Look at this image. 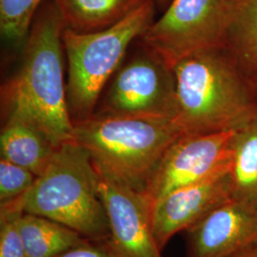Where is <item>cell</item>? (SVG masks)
I'll return each mask as SVG.
<instances>
[{"instance_id": "cell-12", "label": "cell", "mask_w": 257, "mask_h": 257, "mask_svg": "<svg viewBox=\"0 0 257 257\" xmlns=\"http://www.w3.org/2000/svg\"><path fill=\"white\" fill-rule=\"evenodd\" d=\"M56 149L30 120L16 111H9L0 135L1 158L38 176L46 169Z\"/></svg>"}, {"instance_id": "cell-16", "label": "cell", "mask_w": 257, "mask_h": 257, "mask_svg": "<svg viewBox=\"0 0 257 257\" xmlns=\"http://www.w3.org/2000/svg\"><path fill=\"white\" fill-rule=\"evenodd\" d=\"M43 0H0V30L13 42L27 37Z\"/></svg>"}, {"instance_id": "cell-5", "label": "cell", "mask_w": 257, "mask_h": 257, "mask_svg": "<svg viewBox=\"0 0 257 257\" xmlns=\"http://www.w3.org/2000/svg\"><path fill=\"white\" fill-rule=\"evenodd\" d=\"M177 100L175 122L184 135L234 128L243 109L232 74L212 49L186 55L173 66Z\"/></svg>"}, {"instance_id": "cell-22", "label": "cell", "mask_w": 257, "mask_h": 257, "mask_svg": "<svg viewBox=\"0 0 257 257\" xmlns=\"http://www.w3.org/2000/svg\"><path fill=\"white\" fill-rule=\"evenodd\" d=\"M158 2V3H160V4H162V3H166L168 0H155V2Z\"/></svg>"}, {"instance_id": "cell-1", "label": "cell", "mask_w": 257, "mask_h": 257, "mask_svg": "<svg viewBox=\"0 0 257 257\" xmlns=\"http://www.w3.org/2000/svg\"><path fill=\"white\" fill-rule=\"evenodd\" d=\"M64 30L54 2L38 10L19 72L3 94L9 111L30 120L56 148L74 140L64 77Z\"/></svg>"}, {"instance_id": "cell-21", "label": "cell", "mask_w": 257, "mask_h": 257, "mask_svg": "<svg viewBox=\"0 0 257 257\" xmlns=\"http://www.w3.org/2000/svg\"><path fill=\"white\" fill-rule=\"evenodd\" d=\"M244 257H257V249L254 250V251H252V252H250V253H248L246 256Z\"/></svg>"}, {"instance_id": "cell-3", "label": "cell", "mask_w": 257, "mask_h": 257, "mask_svg": "<svg viewBox=\"0 0 257 257\" xmlns=\"http://www.w3.org/2000/svg\"><path fill=\"white\" fill-rule=\"evenodd\" d=\"M98 180L90 156L72 140L55 150L27 193L9 205L58 222L89 240H107L110 228Z\"/></svg>"}, {"instance_id": "cell-7", "label": "cell", "mask_w": 257, "mask_h": 257, "mask_svg": "<svg viewBox=\"0 0 257 257\" xmlns=\"http://www.w3.org/2000/svg\"><path fill=\"white\" fill-rule=\"evenodd\" d=\"M231 0H173L139 37L172 68L179 59L212 49L230 22Z\"/></svg>"}, {"instance_id": "cell-23", "label": "cell", "mask_w": 257, "mask_h": 257, "mask_svg": "<svg viewBox=\"0 0 257 257\" xmlns=\"http://www.w3.org/2000/svg\"><path fill=\"white\" fill-rule=\"evenodd\" d=\"M246 255H247V254H246ZM246 255H244V256H246ZM244 256H241V257H244Z\"/></svg>"}, {"instance_id": "cell-20", "label": "cell", "mask_w": 257, "mask_h": 257, "mask_svg": "<svg viewBox=\"0 0 257 257\" xmlns=\"http://www.w3.org/2000/svg\"><path fill=\"white\" fill-rule=\"evenodd\" d=\"M56 257H122L112 246L110 239L88 240L81 245L70 248Z\"/></svg>"}, {"instance_id": "cell-6", "label": "cell", "mask_w": 257, "mask_h": 257, "mask_svg": "<svg viewBox=\"0 0 257 257\" xmlns=\"http://www.w3.org/2000/svg\"><path fill=\"white\" fill-rule=\"evenodd\" d=\"M93 114L175 121L177 100L173 68L141 43L112 76Z\"/></svg>"}, {"instance_id": "cell-15", "label": "cell", "mask_w": 257, "mask_h": 257, "mask_svg": "<svg viewBox=\"0 0 257 257\" xmlns=\"http://www.w3.org/2000/svg\"><path fill=\"white\" fill-rule=\"evenodd\" d=\"M233 198L257 208V126L240 132L230 169Z\"/></svg>"}, {"instance_id": "cell-10", "label": "cell", "mask_w": 257, "mask_h": 257, "mask_svg": "<svg viewBox=\"0 0 257 257\" xmlns=\"http://www.w3.org/2000/svg\"><path fill=\"white\" fill-rule=\"evenodd\" d=\"M191 257H241L257 249V208L230 198L190 230Z\"/></svg>"}, {"instance_id": "cell-13", "label": "cell", "mask_w": 257, "mask_h": 257, "mask_svg": "<svg viewBox=\"0 0 257 257\" xmlns=\"http://www.w3.org/2000/svg\"><path fill=\"white\" fill-rule=\"evenodd\" d=\"M147 0H53L65 29L89 34L111 27Z\"/></svg>"}, {"instance_id": "cell-4", "label": "cell", "mask_w": 257, "mask_h": 257, "mask_svg": "<svg viewBox=\"0 0 257 257\" xmlns=\"http://www.w3.org/2000/svg\"><path fill=\"white\" fill-rule=\"evenodd\" d=\"M155 0H147L115 25L94 33L79 34L65 29L67 99L73 122L93 115L103 91L124 62L131 44L155 21Z\"/></svg>"}, {"instance_id": "cell-17", "label": "cell", "mask_w": 257, "mask_h": 257, "mask_svg": "<svg viewBox=\"0 0 257 257\" xmlns=\"http://www.w3.org/2000/svg\"><path fill=\"white\" fill-rule=\"evenodd\" d=\"M37 175L26 168L0 159V207L14 203L27 193Z\"/></svg>"}, {"instance_id": "cell-11", "label": "cell", "mask_w": 257, "mask_h": 257, "mask_svg": "<svg viewBox=\"0 0 257 257\" xmlns=\"http://www.w3.org/2000/svg\"><path fill=\"white\" fill-rule=\"evenodd\" d=\"M230 169L175 190L153 205V231L160 250L177 232L190 230L233 197Z\"/></svg>"}, {"instance_id": "cell-9", "label": "cell", "mask_w": 257, "mask_h": 257, "mask_svg": "<svg viewBox=\"0 0 257 257\" xmlns=\"http://www.w3.org/2000/svg\"><path fill=\"white\" fill-rule=\"evenodd\" d=\"M98 176V191L112 246L122 257H162L153 231L152 203L146 195L99 174Z\"/></svg>"}, {"instance_id": "cell-19", "label": "cell", "mask_w": 257, "mask_h": 257, "mask_svg": "<svg viewBox=\"0 0 257 257\" xmlns=\"http://www.w3.org/2000/svg\"><path fill=\"white\" fill-rule=\"evenodd\" d=\"M232 19L244 29L257 49V0H231L230 21Z\"/></svg>"}, {"instance_id": "cell-18", "label": "cell", "mask_w": 257, "mask_h": 257, "mask_svg": "<svg viewBox=\"0 0 257 257\" xmlns=\"http://www.w3.org/2000/svg\"><path fill=\"white\" fill-rule=\"evenodd\" d=\"M22 212L15 207L0 208V257H27L19 227Z\"/></svg>"}, {"instance_id": "cell-2", "label": "cell", "mask_w": 257, "mask_h": 257, "mask_svg": "<svg viewBox=\"0 0 257 257\" xmlns=\"http://www.w3.org/2000/svg\"><path fill=\"white\" fill-rule=\"evenodd\" d=\"M182 135L175 121L93 114L74 122L73 139L99 175L145 193L166 152Z\"/></svg>"}, {"instance_id": "cell-14", "label": "cell", "mask_w": 257, "mask_h": 257, "mask_svg": "<svg viewBox=\"0 0 257 257\" xmlns=\"http://www.w3.org/2000/svg\"><path fill=\"white\" fill-rule=\"evenodd\" d=\"M19 227L27 257H56L89 239L64 225L37 214L22 212Z\"/></svg>"}, {"instance_id": "cell-8", "label": "cell", "mask_w": 257, "mask_h": 257, "mask_svg": "<svg viewBox=\"0 0 257 257\" xmlns=\"http://www.w3.org/2000/svg\"><path fill=\"white\" fill-rule=\"evenodd\" d=\"M236 128L182 135L171 145L144 194L152 207L166 194L231 168Z\"/></svg>"}]
</instances>
